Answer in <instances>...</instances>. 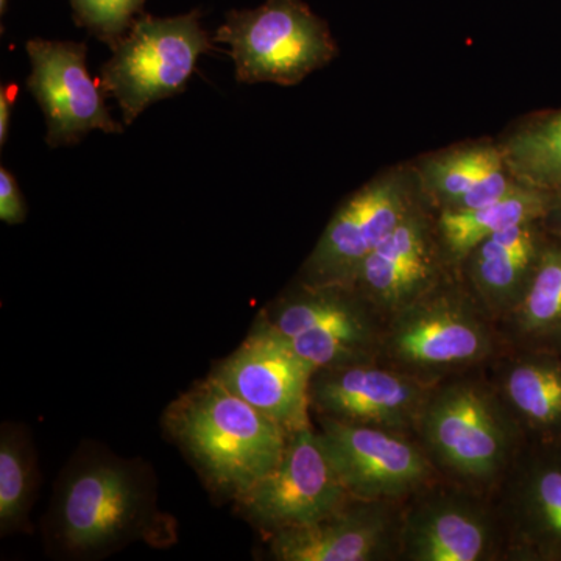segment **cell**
Instances as JSON below:
<instances>
[{"label":"cell","instance_id":"1","mask_svg":"<svg viewBox=\"0 0 561 561\" xmlns=\"http://www.w3.org/2000/svg\"><path fill=\"white\" fill-rule=\"evenodd\" d=\"M168 421L206 481L234 500L278 465L290 435L213 375L172 405Z\"/></svg>","mask_w":561,"mask_h":561},{"label":"cell","instance_id":"2","mask_svg":"<svg viewBox=\"0 0 561 561\" xmlns=\"http://www.w3.org/2000/svg\"><path fill=\"white\" fill-rule=\"evenodd\" d=\"M415 431L435 468L483 489L515 465L523 427L500 391L457 376L435 383Z\"/></svg>","mask_w":561,"mask_h":561},{"label":"cell","instance_id":"3","mask_svg":"<svg viewBox=\"0 0 561 561\" xmlns=\"http://www.w3.org/2000/svg\"><path fill=\"white\" fill-rule=\"evenodd\" d=\"M490 320L472 295L440 284L386 320L381 362L440 382L493 356Z\"/></svg>","mask_w":561,"mask_h":561},{"label":"cell","instance_id":"4","mask_svg":"<svg viewBox=\"0 0 561 561\" xmlns=\"http://www.w3.org/2000/svg\"><path fill=\"white\" fill-rule=\"evenodd\" d=\"M257 323L278 334L313 370L381 360L386 319L346 284L302 283Z\"/></svg>","mask_w":561,"mask_h":561},{"label":"cell","instance_id":"5","mask_svg":"<svg viewBox=\"0 0 561 561\" xmlns=\"http://www.w3.org/2000/svg\"><path fill=\"white\" fill-rule=\"evenodd\" d=\"M228 44L239 83L294 87L337 57L327 22L301 0H267L232 10L216 32Z\"/></svg>","mask_w":561,"mask_h":561},{"label":"cell","instance_id":"6","mask_svg":"<svg viewBox=\"0 0 561 561\" xmlns=\"http://www.w3.org/2000/svg\"><path fill=\"white\" fill-rule=\"evenodd\" d=\"M210 49L198 11L172 18L142 13L111 50L99 80L131 125L153 103L183 92L198 58Z\"/></svg>","mask_w":561,"mask_h":561},{"label":"cell","instance_id":"7","mask_svg":"<svg viewBox=\"0 0 561 561\" xmlns=\"http://www.w3.org/2000/svg\"><path fill=\"white\" fill-rule=\"evenodd\" d=\"M149 508V489L131 463L113 457L83 460L58 494V541L76 556L105 552L142 529Z\"/></svg>","mask_w":561,"mask_h":561},{"label":"cell","instance_id":"8","mask_svg":"<svg viewBox=\"0 0 561 561\" xmlns=\"http://www.w3.org/2000/svg\"><path fill=\"white\" fill-rule=\"evenodd\" d=\"M351 501L312 426L291 432L278 465L236 497L242 515L271 535L320 522Z\"/></svg>","mask_w":561,"mask_h":561},{"label":"cell","instance_id":"9","mask_svg":"<svg viewBox=\"0 0 561 561\" xmlns=\"http://www.w3.org/2000/svg\"><path fill=\"white\" fill-rule=\"evenodd\" d=\"M320 440L350 496L397 502L421 493L435 467L408 432L319 419Z\"/></svg>","mask_w":561,"mask_h":561},{"label":"cell","instance_id":"10","mask_svg":"<svg viewBox=\"0 0 561 561\" xmlns=\"http://www.w3.org/2000/svg\"><path fill=\"white\" fill-rule=\"evenodd\" d=\"M411 179L393 172L342 203L302 267V283L353 286L362 262L415 208Z\"/></svg>","mask_w":561,"mask_h":561},{"label":"cell","instance_id":"11","mask_svg":"<svg viewBox=\"0 0 561 561\" xmlns=\"http://www.w3.org/2000/svg\"><path fill=\"white\" fill-rule=\"evenodd\" d=\"M32 72L27 88L46 119V142L51 149L76 146L88 133H122L111 117L101 80L88 72V47L76 41L31 39Z\"/></svg>","mask_w":561,"mask_h":561},{"label":"cell","instance_id":"12","mask_svg":"<svg viewBox=\"0 0 561 561\" xmlns=\"http://www.w3.org/2000/svg\"><path fill=\"white\" fill-rule=\"evenodd\" d=\"M434 387L379 360L317 370L309 398L317 419L409 432Z\"/></svg>","mask_w":561,"mask_h":561},{"label":"cell","instance_id":"13","mask_svg":"<svg viewBox=\"0 0 561 561\" xmlns=\"http://www.w3.org/2000/svg\"><path fill=\"white\" fill-rule=\"evenodd\" d=\"M313 373L283 337L256 323L213 376L291 434L311 426L309 389Z\"/></svg>","mask_w":561,"mask_h":561},{"label":"cell","instance_id":"14","mask_svg":"<svg viewBox=\"0 0 561 561\" xmlns=\"http://www.w3.org/2000/svg\"><path fill=\"white\" fill-rule=\"evenodd\" d=\"M442 256L437 230L416 205L365 257L353 287L387 320L440 286Z\"/></svg>","mask_w":561,"mask_h":561},{"label":"cell","instance_id":"15","mask_svg":"<svg viewBox=\"0 0 561 561\" xmlns=\"http://www.w3.org/2000/svg\"><path fill=\"white\" fill-rule=\"evenodd\" d=\"M496 519L457 491H426L401 518L398 552L411 561H482L494 556Z\"/></svg>","mask_w":561,"mask_h":561},{"label":"cell","instance_id":"16","mask_svg":"<svg viewBox=\"0 0 561 561\" xmlns=\"http://www.w3.org/2000/svg\"><path fill=\"white\" fill-rule=\"evenodd\" d=\"M393 502L353 500L308 526L271 535V556L279 561H373L398 549L401 519Z\"/></svg>","mask_w":561,"mask_h":561},{"label":"cell","instance_id":"17","mask_svg":"<svg viewBox=\"0 0 561 561\" xmlns=\"http://www.w3.org/2000/svg\"><path fill=\"white\" fill-rule=\"evenodd\" d=\"M561 454H537L505 491L504 524L518 559H561Z\"/></svg>","mask_w":561,"mask_h":561},{"label":"cell","instance_id":"18","mask_svg":"<svg viewBox=\"0 0 561 561\" xmlns=\"http://www.w3.org/2000/svg\"><path fill=\"white\" fill-rule=\"evenodd\" d=\"M548 239L542 221H530L496 232L468 256L472 297L491 319H507L522 301Z\"/></svg>","mask_w":561,"mask_h":561},{"label":"cell","instance_id":"19","mask_svg":"<svg viewBox=\"0 0 561 561\" xmlns=\"http://www.w3.org/2000/svg\"><path fill=\"white\" fill-rule=\"evenodd\" d=\"M421 184L440 210L481 208L519 186L501 147L468 144L431 157L421 165Z\"/></svg>","mask_w":561,"mask_h":561},{"label":"cell","instance_id":"20","mask_svg":"<svg viewBox=\"0 0 561 561\" xmlns=\"http://www.w3.org/2000/svg\"><path fill=\"white\" fill-rule=\"evenodd\" d=\"M561 354L526 351L501 368L496 390L523 430L561 434Z\"/></svg>","mask_w":561,"mask_h":561},{"label":"cell","instance_id":"21","mask_svg":"<svg viewBox=\"0 0 561 561\" xmlns=\"http://www.w3.org/2000/svg\"><path fill=\"white\" fill-rule=\"evenodd\" d=\"M552 197L553 192L519 184L511 194L481 208L440 210L435 230L443 254L454 262L467 261L479 243L496 232L545 220Z\"/></svg>","mask_w":561,"mask_h":561},{"label":"cell","instance_id":"22","mask_svg":"<svg viewBox=\"0 0 561 561\" xmlns=\"http://www.w3.org/2000/svg\"><path fill=\"white\" fill-rule=\"evenodd\" d=\"M524 351L561 354V241L549 236L522 301L505 319Z\"/></svg>","mask_w":561,"mask_h":561},{"label":"cell","instance_id":"23","mask_svg":"<svg viewBox=\"0 0 561 561\" xmlns=\"http://www.w3.org/2000/svg\"><path fill=\"white\" fill-rule=\"evenodd\" d=\"M501 150L518 183L540 191L561 190V108L522 122Z\"/></svg>","mask_w":561,"mask_h":561},{"label":"cell","instance_id":"24","mask_svg":"<svg viewBox=\"0 0 561 561\" xmlns=\"http://www.w3.org/2000/svg\"><path fill=\"white\" fill-rule=\"evenodd\" d=\"M36 489V465L27 434L13 424L0 432V530H22Z\"/></svg>","mask_w":561,"mask_h":561},{"label":"cell","instance_id":"25","mask_svg":"<svg viewBox=\"0 0 561 561\" xmlns=\"http://www.w3.org/2000/svg\"><path fill=\"white\" fill-rule=\"evenodd\" d=\"M72 16L79 27L106 44L111 50L119 44L147 0H69Z\"/></svg>","mask_w":561,"mask_h":561},{"label":"cell","instance_id":"26","mask_svg":"<svg viewBox=\"0 0 561 561\" xmlns=\"http://www.w3.org/2000/svg\"><path fill=\"white\" fill-rule=\"evenodd\" d=\"M27 217V206L20 184L9 169H0V219L9 225H20Z\"/></svg>","mask_w":561,"mask_h":561},{"label":"cell","instance_id":"27","mask_svg":"<svg viewBox=\"0 0 561 561\" xmlns=\"http://www.w3.org/2000/svg\"><path fill=\"white\" fill-rule=\"evenodd\" d=\"M18 92L20 88L14 83L7 84L0 90V144L2 146H5L9 140L11 110L16 102Z\"/></svg>","mask_w":561,"mask_h":561},{"label":"cell","instance_id":"28","mask_svg":"<svg viewBox=\"0 0 561 561\" xmlns=\"http://www.w3.org/2000/svg\"><path fill=\"white\" fill-rule=\"evenodd\" d=\"M542 225L549 236L561 241V190L553 192L551 209L542 220Z\"/></svg>","mask_w":561,"mask_h":561},{"label":"cell","instance_id":"29","mask_svg":"<svg viewBox=\"0 0 561 561\" xmlns=\"http://www.w3.org/2000/svg\"><path fill=\"white\" fill-rule=\"evenodd\" d=\"M7 2H9V0H0V13H5V10H7Z\"/></svg>","mask_w":561,"mask_h":561}]
</instances>
